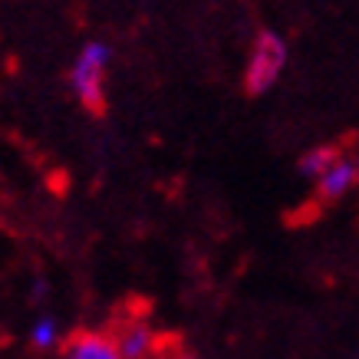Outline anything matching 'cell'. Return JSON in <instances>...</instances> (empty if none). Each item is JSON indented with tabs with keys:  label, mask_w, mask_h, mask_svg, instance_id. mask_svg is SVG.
Returning <instances> with one entry per match:
<instances>
[{
	"label": "cell",
	"mask_w": 359,
	"mask_h": 359,
	"mask_svg": "<svg viewBox=\"0 0 359 359\" xmlns=\"http://www.w3.org/2000/svg\"><path fill=\"white\" fill-rule=\"evenodd\" d=\"M112 63V46L102 40H89L79 46L73 69H69V86L76 93L79 106L93 116L106 112V73Z\"/></svg>",
	"instance_id": "cell-1"
},
{
	"label": "cell",
	"mask_w": 359,
	"mask_h": 359,
	"mask_svg": "<svg viewBox=\"0 0 359 359\" xmlns=\"http://www.w3.org/2000/svg\"><path fill=\"white\" fill-rule=\"evenodd\" d=\"M283 66H287V43L280 33L261 30L250 43V56L244 66V93L248 96H264L273 83L280 79Z\"/></svg>",
	"instance_id": "cell-2"
},
{
	"label": "cell",
	"mask_w": 359,
	"mask_h": 359,
	"mask_svg": "<svg viewBox=\"0 0 359 359\" xmlns=\"http://www.w3.org/2000/svg\"><path fill=\"white\" fill-rule=\"evenodd\" d=\"M63 359H126L119 343L99 330H76L63 339Z\"/></svg>",
	"instance_id": "cell-3"
},
{
	"label": "cell",
	"mask_w": 359,
	"mask_h": 359,
	"mask_svg": "<svg viewBox=\"0 0 359 359\" xmlns=\"http://www.w3.org/2000/svg\"><path fill=\"white\" fill-rule=\"evenodd\" d=\"M356 182H359V165L343 158V162H337L320 182H316V198H320V201H337V198L346 195Z\"/></svg>",
	"instance_id": "cell-4"
},
{
	"label": "cell",
	"mask_w": 359,
	"mask_h": 359,
	"mask_svg": "<svg viewBox=\"0 0 359 359\" xmlns=\"http://www.w3.org/2000/svg\"><path fill=\"white\" fill-rule=\"evenodd\" d=\"M116 343H119L126 359H145L155 349V333L145 323H126L116 333Z\"/></svg>",
	"instance_id": "cell-5"
},
{
	"label": "cell",
	"mask_w": 359,
	"mask_h": 359,
	"mask_svg": "<svg viewBox=\"0 0 359 359\" xmlns=\"http://www.w3.org/2000/svg\"><path fill=\"white\" fill-rule=\"evenodd\" d=\"M337 162H343V149H339V145H316V149L300 155V165H297V168H300V175L320 182Z\"/></svg>",
	"instance_id": "cell-6"
},
{
	"label": "cell",
	"mask_w": 359,
	"mask_h": 359,
	"mask_svg": "<svg viewBox=\"0 0 359 359\" xmlns=\"http://www.w3.org/2000/svg\"><path fill=\"white\" fill-rule=\"evenodd\" d=\"M56 343H60L56 320H50V316H40V320H36V323L30 327V346L40 349V353H46V349H53Z\"/></svg>",
	"instance_id": "cell-7"
},
{
	"label": "cell",
	"mask_w": 359,
	"mask_h": 359,
	"mask_svg": "<svg viewBox=\"0 0 359 359\" xmlns=\"http://www.w3.org/2000/svg\"><path fill=\"white\" fill-rule=\"evenodd\" d=\"M172 359H195V356H188V353H178V356H172Z\"/></svg>",
	"instance_id": "cell-8"
}]
</instances>
